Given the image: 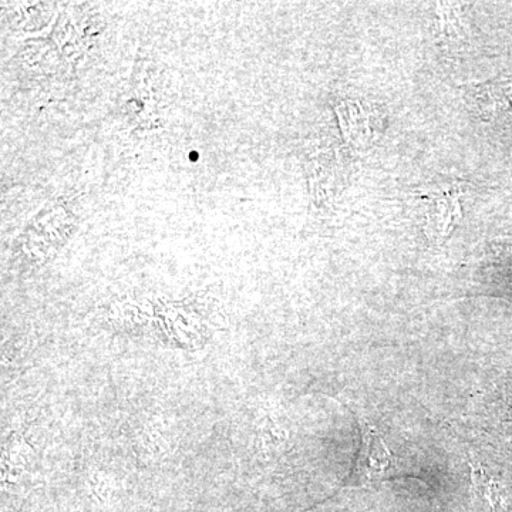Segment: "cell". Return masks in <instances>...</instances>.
<instances>
[{
  "mask_svg": "<svg viewBox=\"0 0 512 512\" xmlns=\"http://www.w3.org/2000/svg\"><path fill=\"white\" fill-rule=\"evenodd\" d=\"M392 466V454L375 427L362 420V444L353 478L359 484H372L383 478Z\"/></svg>",
  "mask_w": 512,
  "mask_h": 512,
  "instance_id": "6da1fadb",
  "label": "cell"
},
{
  "mask_svg": "<svg viewBox=\"0 0 512 512\" xmlns=\"http://www.w3.org/2000/svg\"><path fill=\"white\" fill-rule=\"evenodd\" d=\"M476 96L478 109L485 120L512 124V73L481 84Z\"/></svg>",
  "mask_w": 512,
  "mask_h": 512,
  "instance_id": "7a4b0ae2",
  "label": "cell"
},
{
  "mask_svg": "<svg viewBox=\"0 0 512 512\" xmlns=\"http://www.w3.org/2000/svg\"><path fill=\"white\" fill-rule=\"evenodd\" d=\"M471 478H473L477 494L481 495L485 503L490 505L491 510L494 512L507 511V498H505L503 487L497 480L477 468H473L471 471Z\"/></svg>",
  "mask_w": 512,
  "mask_h": 512,
  "instance_id": "3957f363",
  "label": "cell"
}]
</instances>
